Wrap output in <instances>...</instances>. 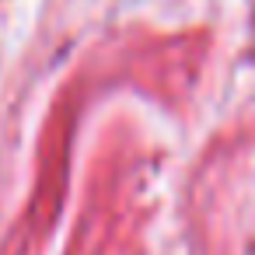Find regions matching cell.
Here are the masks:
<instances>
[]
</instances>
